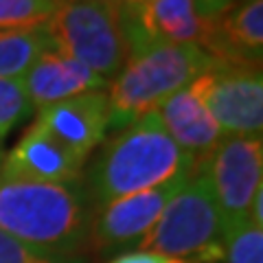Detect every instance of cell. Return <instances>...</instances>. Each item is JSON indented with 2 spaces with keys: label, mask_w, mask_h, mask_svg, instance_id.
<instances>
[{
  "label": "cell",
  "mask_w": 263,
  "mask_h": 263,
  "mask_svg": "<svg viewBox=\"0 0 263 263\" xmlns=\"http://www.w3.org/2000/svg\"><path fill=\"white\" fill-rule=\"evenodd\" d=\"M60 0H0V31L42 29Z\"/></svg>",
  "instance_id": "obj_16"
},
{
  "label": "cell",
  "mask_w": 263,
  "mask_h": 263,
  "mask_svg": "<svg viewBox=\"0 0 263 263\" xmlns=\"http://www.w3.org/2000/svg\"><path fill=\"white\" fill-rule=\"evenodd\" d=\"M105 263H186V261H180V259H171V257H164V254H156L149 250H125L112 257L110 261Z\"/></svg>",
  "instance_id": "obj_20"
},
{
  "label": "cell",
  "mask_w": 263,
  "mask_h": 263,
  "mask_svg": "<svg viewBox=\"0 0 263 263\" xmlns=\"http://www.w3.org/2000/svg\"><path fill=\"white\" fill-rule=\"evenodd\" d=\"M90 202L75 184L0 174V230L40 252L70 259L88 239Z\"/></svg>",
  "instance_id": "obj_2"
},
{
  "label": "cell",
  "mask_w": 263,
  "mask_h": 263,
  "mask_svg": "<svg viewBox=\"0 0 263 263\" xmlns=\"http://www.w3.org/2000/svg\"><path fill=\"white\" fill-rule=\"evenodd\" d=\"M221 66H261L263 0H243L211 20L202 46Z\"/></svg>",
  "instance_id": "obj_12"
},
{
  "label": "cell",
  "mask_w": 263,
  "mask_h": 263,
  "mask_svg": "<svg viewBox=\"0 0 263 263\" xmlns=\"http://www.w3.org/2000/svg\"><path fill=\"white\" fill-rule=\"evenodd\" d=\"M22 79H0V141L31 112Z\"/></svg>",
  "instance_id": "obj_18"
},
{
  "label": "cell",
  "mask_w": 263,
  "mask_h": 263,
  "mask_svg": "<svg viewBox=\"0 0 263 263\" xmlns=\"http://www.w3.org/2000/svg\"><path fill=\"white\" fill-rule=\"evenodd\" d=\"M219 66L221 64L195 44H162L132 55L105 88L110 127L123 129L145 114L156 112L171 95Z\"/></svg>",
  "instance_id": "obj_3"
},
{
  "label": "cell",
  "mask_w": 263,
  "mask_h": 263,
  "mask_svg": "<svg viewBox=\"0 0 263 263\" xmlns=\"http://www.w3.org/2000/svg\"><path fill=\"white\" fill-rule=\"evenodd\" d=\"M101 3H119V0H101Z\"/></svg>",
  "instance_id": "obj_24"
},
{
  "label": "cell",
  "mask_w": 263,
  "mask_h": 263,
  "mask_svg": "<svg viewBox=\"0 0 263 263\" xmlns=\"http://www.w3.org/2000/svg\"><path fill=\"white\" fill-rule=\"evenodd\" d=\"M191 88L206 105L209 114L224 136L261 138V66H219L197 77Z\"/></svg>",
  "instance_id": "obj_7"
},
{
  "label": "cell",
  "mask_w": 263,
  "mask_h": 263,
  "mask_svg": "<svg viewBox=\"0 0 263 263\" xmlns=\"http://www.w3.org/2000/svg\"><path fill=\"white\" fill-rule=\"evenodd\" d=\"M0 263H70V259L40 252L0 230Z\"/></svg>",
  "instance_id": "obj_19"
},
{
  "label": "cell",
  "mask_w": 263,
  "mask_h": 263,
  "mask_svg": "<svg viewBox=\"0 0 263 263\" xmlns=\"http://www.w3.org/2000/svg\"><path fill=\"white\" fill-rule=\"evenodd\" d=\"M33 123L44 127L53 138L86 160L110 129L108 90H90L44 105L37 110Z\"/></svg>",
  "instance_id": "obj_10"
},
{
  "label": "cell",
  "mask_w": 263,
  "mask_h": 263,
  "mask_svg": "<svg viewBox=\"0 0 263 263\" xmlns=\"http://www.w3.org/2000/svg\"><path fill=\"white\" fill-rule=\"evenodd\" d=\"M24 90L31 101V108H44L64 99L90 92V90H105L108 81L95 70L72 57L64 55L55 48H44L33 62L29 72L22 77Z\"/></svg>",
  "instance_id": "obj_13"
},
{
  "label": "cell",
  "mask_w": 263,
  "mask_h": 263,
  "mask_svg": "<svg viewBox=\"0 0 263 263\" xmlns=\"http://www.w3.org/2000/svg\"><path fill=\"white\" fill-rule=\"evenodd\" d=\"M121 31L129 57L162 44L202 46L211 20L195 11L193 0H154L141 11H121Z\"/></svg>",
  "instance_id": "obj_9"
},
{
  "label": "cell",
  "mask_w": 263,
  "mask_h": 263,
  "mask_svg": "<svg viewBox=\"0 0 263 263\" xmlns=\"http://www.w3.org/2000/svg\"><path fill=\"white\" fill-rule=\"evenodd\" d=\"M224 235L226 224L209 180L195 167L136 250L186 263H217L224 259Z\"/></svg>",
  "instance_id": "obj_4"
},
{
  "label": "cell",
  "mask_w": 263,
  "mask_h": 263,
  "mask_svg": "<svg viewBox=\"0 0 263 263\" xmlns=\"http://www.w3.org/2000/svg\"><path fill=\"white\" fill-rule=\"evenodd\" d=\"M193 169L195 160L174 143L158 114L149 112L105 143L88 171L84 191L90 209H97L119 197L156 189Z\"/></svg>",
  "instance_id": "obj_1"
},
{
  "label": "cell",
  "mask_w": 263,
  "mask_h": 263,
  "mask_svg": "<svg viewBox=\"0 0 263 263\" xmlns=\"http://www.w3.org/2000/svg\"><path fill=\"white\" fill-rule=\"evenodd\" d=\"M84 162L77 154L53 138L44 127L31 123L24 136L13 145V149L3 154L0 174L9 178H24L51 184H75Z\"/></svg>",
  "instance_id": "obj_11"
},
{
  "label": "cell",
  "mask_w": 263,
  "mask_h": 263,
  "mask_svg": "<svg viewBox=\"0 0 263 263\" xmlns=\"http://www.w3.org/2000/svg\"><path fill=\"white\" fill-rule=\"evenodd\" d=\"M237 0H193L195 11L202 15L204 20H215L219 15H224L226 11L233 9V5Z\"/></svg>",
  "instance_id": "obj_21"
},
{
  "label": "cell",
  "mask_w": 263,
  "mask_h": 263,
  "mask_svg": "<svg viewBox=\"0 0 263 263\" xmlns=\"http://www.w3.org/2000/svg\"><path fill=\"white\" fill-rule=\"evenodd\" d=\"M42 29L48 46L88 66L108 84L129 60L121 31L119 3L60 0Z\"/></svg>",
  "instance_id": "obj_5"
},
{
  "label": "cell",
  "mask_w": 263,
  "mask_h": 263,
  "mask_svg": "<svg viewBox=\"0 0 263 263\" xmlns=\"http://www.w3.org/2000/svg\"><path fill=\"white\" fill-rule=\"evenodd\" d=\"M197 169L206 176L228 230L248 219L250 204L263 186V141L224 136Z\"/></svg>",
  "instance_id": "obj_6"
},
{
  "label": "cell",
  "mask_w": 263,
  "mask_h": 263,
  "mask_svg": "<svg viewBox=\"0 0 263 263\" xmlns=\"http://www.w3.org/2000/svg\"><path fill=\"white\" fill-rule=\"evenodd\" d=\"M160 123L174 143L195 160V167L215 149V145L224 138L217 123L213 121L206 105L189 84L178 90L167 101L156 108Z\"/></svg>",
  "instance_id": "obj_14"
},
{
  "label": "cell",
  "mask_w": 263,
  "mask_h": 263,
  "mask_svg": "<svg viewBox=\"0 0 263 263\" xmlns=\"http://www.w3.org/2000/svg\"><path fill=\"white\" fill-rule=\"evenodd\" d=\"M0 160H3V141H0Z\"/></svg>",
  "instance_id": "obj_23"
},
{
  "label": "cell",
  "mask_w": 263,
  "mask_h": 263,
  "mask_svg": "<svg viewBox=\"0 0 263 263\" xmlns=\"http://www.w3.org/2000/svg\"><path fill=\"white\" fill-rule=\"evenodd\" d=\"M191 174H182L156 189L132 193L92 209L86 241H90V246L99 252L134 250Z\"/></svg>",
  "instance_id": "obj_8"
},
{
  "label": "cell",
  "mask_w": 263,
  "mask_h": 263,
  "mask_svg": "<svg viewBox=\"0 0 263 263\" xmlns=\"http://www.w3.org/2000/svg\"><path fill=\"white\" fill-rule=\"evenodd\" d=\"M224 263H263V228L250 219L226 230Z\"/></svg>",
  "instance_id": "obj_17"
},
{
  "label": "cell",
  "mask_w": 263,
  "mask_h": 263,
  "mask_svg": "<svg viewBox=\"0 0 263 263\" xmlns=\"http://www.w3.org/2000/svg\"><path fill=\"white\" fill-rule=\"evenodd\" d=\"M154 0H119V9L121 11H141L147 5H152Z\"/></svg>",
  "instance_id": "obj_22"
},
{
  "label": "cell",
  "mask_w": 263,
  "mask_h": 263,
  "mask_svg": "<svg viewBox=\"0 0 263 263\" xmlns=\"http://www.w3.org/2000/svg\"><path fill=\"white\" fill-rule=\"evenodd\" d=\"M44 48H48L44 29L0 31V79H22Z\"/></svg>",
  "instance_id": "obj_15"
}]
</instances>
